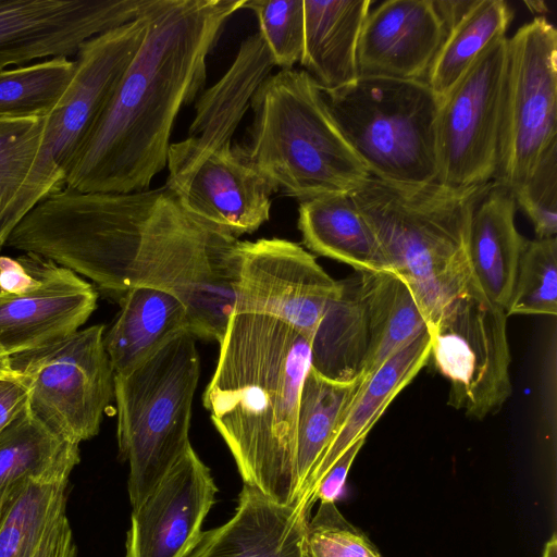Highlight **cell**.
Listing matches in <instances>:
<instances>
[{
    "mask_svg": "<svg viewBox=\"0 0 557 557\" xmlns=\"http://www.w3.org/2000/svg\"><path fill=\"white\" fill-rule=\"evenodd\" d=\"M430 356L431 337L426 329L388 358L375 372L364 377L317 470L311 495L315 484L332 463L352 443L368 435L388 405L426 364Z\"/></svg>",
    "mask_w": 557,
    "mask_h": 557,
    "instance_id": "4316f807",
    "label": "cell"
},
{
    "mask_svg": "<svg viewBox=\"0 0 557 557\" xmlns=\"http://www.w3.org/2000/svg\"><path fill=\"white\" fill-rule=\"evenodd\" d=\"M475 0H433L435 11L447 33L469 11Z\"/></svg>",
    "mask_w": 557,
    "mask_h": 557,
    "instance_id": "b9f144b4",
    "label": "cell"
},
{
    "mask_svg": "<svg viewBox=\"0 0 557 557\" xmlns=\"http://www.w3.org/2000/svg\"><path fill=\"white\" fill-rule=\"evenodd\" d=\"M367 302L369 345L362 376L428 329L426 319L407 283L394 272H360Z\"/></svg>",
    "mask_w": 557,
    "mask_h": 557,
    "instance_id": "f1b7e54d",
    "label": "cell"
},
{
    "mask_svg": "<svg viewBox=\"0 0 557 557\" xmlns=\"http://www.w3.org/2000/svg\"><path fill=\"white\" fill-rule=\"evenodd\" d=\"M511 194L532 222L536 238L556 237L557 146L544 154L530 176Z\"/></svg>",
    "mask_w": 557,
    "mask_h": 557,
    "instance_id": "8d00e7d4",
    "label": "cell"
},
{
    "mask_svg": "<svg viewBox=\"0 0 557 557\" xmlns=\"http://www.w3.org/2000/svg\"><path fill=\"white\" fill-rule=\"evenodd\" d=\"M146 0H0V72L75 57L90 38L138 18Z\"/></svg>",
    "mask_w": 557,
    "mask_h": 557,
    "instance_id": "5bb4252c",
    "label": "cell"
},
{
    "mask_svg": "<svg viewBox=\"0 0 557 557\" xmlns=\"http://www.w3.org/2000/svg\"><path fill=\"white\" fill-rule=\"evenodd\" d=\"M79 445L45 424L27 406L0 433V494L12 484L79 462Z\"/></svg>",
    "mask_w": 557,
    "mask_h": 557,
    "instance_id": "4dcf8cb0",
    "label": "cell"
},
{
    "mask_svg": "<svg viewBox=\"0 0 557 557\" xmlns=\"http://www.w3.org/2000/svg\"><path fill=\"white\" fill-rule=\"evenodd\" d=\"M310 510L244 484L233 517L202 531L185 557H307Z\"/></svg>",
    "mask_w": 557,
    "mask_h": 557,
    "instance_id": "d6986e66",
    "label": "cell"
},
{
    "mask_svg": "<svg viewBox=\"0 0 557 557\" xmlns=\"http://www.w3.org/2000/svg\"><path fill=\"white\" fill-rule=\"evenodd\" d=\"M17 373L12 369L11 357L0 348V380L11 377Z\"/></svg>",
    "mask_w": 557,
    "mask_h": 557,
    "instance_id": "7bdbcfd3",
    "label": "cell"
},
{
    "mask_svg": "<svg viewBox=\"0 0 557 557\" xmlns=\"http://www.w3.org/2000/svg\"><path fill=\"white\" fill-rule=\"evenodd\" d=\"M46 116L0 117V223L39 150Z\"/></svg>",
    "mask_w": 557,
    "mask_h": 557,
    "instance_id": "836d02e7",
    "label": "cell"
},
{
    "mask_svg": "<svg viewBox=\"0 0 557 557\" xmlns=\"http://www.w3.org/2000/svg\"><path fill=\"white\" fill-rule=\"evenodd\" d=\"M246 152L283 194L305 201L350 193L370 174L304 70L269 75L250 100Z\"/></svg>",
    "mask_w": 557,
    "mask_h": 557,
    "instance_id": "5b68a950",
    "label": "cell"
},
{
    "mask_svg": "<svg viewBox=\"0 0 557 557\" xmlns=\"http://www.w3.org/2000/svg\"><path fill=\"white\" fill-rule=\"evenodd\" d=\"M74 468L25 478L0 494V557H34L46 533L66 515Z\"/></svg>",
    "mask_w": 557,
    "mask_h": 557,
    "instance_id": "484cf974",
    "label": "cell"
},
{
    "mask_svg": "<svg viewBox=\"0 0 557 557\" xmlns=\"http://www.w3.org/2000/svg\"><path fill=\"white\" fill-rule=\"evenodd\" d=\"M184 331L189 332L188 312L176 295L148 286L128 289L103 337L114 374L132 371Z\"/></svg>",
    "mask_w": 557,
    "mask_h": 557,
    "instance_id": "603a6c76",
    "label": "cell"
},
{
    "mask_svg": "<svg viewBox=\"0 0 557 557\" xmlns=\"http://www.w3.org/2000/svg\"><path fill=\"white\" fill-rule=\"evenodd\" d=\"M203 406L244 484L294 504L300 391L311 338L272 317L234 312Z\"/></svg>",
    "mask_w": 557,
    "mask_h": 557,
    "instance_id": "3957f363",
    "label": "cell"
},
{
    "mask_svg": "<svg viewBox=\"0 0 557 557\" xmlns=\"http://www.w3.org/2000/svg\"><path fill=\"white\" fill-rule=\"evenodd\" d=\"M557 146V30L535 17L508 38L493 183L510 191Z\"/></svg>",
    "mask_w": 557,
    "mask_h": 557,
    "instance_id": "9c48e42d",
    "label": "cell"
},
{
    "mask_svg": "<svg viewBox=\"0 0 557 557\" xmlns=\"http://www.w3.org/2000/svg\"><path fill=\"white\" fill-rule=\"evenodd\" d=\"M508 37L488 46L441 99L436 183L456 189L493 182L498 153Z\"/></svg>",
    "mask_w": 557,
    "mask_h": 557,
    "instance_id": "7c38bea8",
    "label": "cell"
},
{
    "mask_svg": "<svg viewBox=\"0 0 557 557\" xmlns=\"http://www.w3.org/2000/svg\"><path fill=\"white\" fill-rule=\"evenodd\" d=\"M507 318L472 284L428 327L430 358L449 382L448 405L470 418L496 413L511 396Z\"/></svg>",
    "mask_w": 557,
    "mask_h": 557,
    "instance_id": "8fae6325",
    "label": "cell"
},
{
    "mask_svg": "<svg viewBox=\"0 0 557 557\" xmlns=\"http://www.w3.org/2000/svg\"><path fill=\"white\" fill-rule=\"evenodd\" d=\"M246 0H147L145 37L110 101L71 161L65 187L149 189L168 164L176 116L206 82L207 57Z\"/></svg>",
    "mask_w": 557,
    "mask_h": 557,
    "instance_id": "7a4b0ae2",
    "label": "cell"
},
{
    "mask_svg": "<svg viewBox=\"0 0 557 557\" xmlns=\"http://www.w3.org/2000/svg\"><path fill=\"white\" fill-rule=\"evenodd\" d=\"M507 317L557 314V238L527 240L507 308Z\"/></svg>",
    "mask_w": 557,
    "mask_h": 557,
    "instance_id": "d6a6232c",
    "label": "cell"
},
{
    "mask_svg": "<svg viewBox=\"0 0 557 557\" xmlns=\"http://www.w3.org/2000/svg\"><path fill=\"white\" fill-rule=\"evenodd\" d=\"M307 557H383L369 537L348 522L335 502H320L309 519L306 533Z\"/></svg>",
    "mask_w": 557,
    "mask_h": 557,
    "instance_id": "d590c367",
    "label": "cell"
},
{
    "mask_svg": "<svg viewBox=\"0 0 557 557\" xmlns=\"http://www.w3.org/2000/svg\"><path fill=\"white\" fill-rule=\"evenodd\" d=\"M75 61L51 58L0 72V117L47 116L71 84Z\"/></svg>",
    "mask_w": 557,
    "mask_h": 557,
    "instance_id": "1f68e13d",
    "label": "cell"
},
{
    "mask_svg": "<svg viewBox=\"0 0 557 557\" xmlns=\"http://www.w3.org/2000/svg\"><path fill=\"white\" fill-rule=\"evenodd\" d=\"M323 95L370 176L403 186L436 183L441 99L426 81L359 76Z\"/></svg>",
    "mask_w": 557,
    "mask_h": 557,
    "instance_id": "52a82bcc",
    "label": "cell"
},
{
    "mask_svg": "<svg viewBox=\"0 0 557 557\" xmlns=\"http://www.w3.org/2000/svg\"><path fill=\"white\" fill-rule=\"evenodd\" d=\"M248 9L258 18L262 39L281 70H290L300 63L304 52V0H246Z\"/></svg>",
    "mask_w": 557,
    "mask_h": 557,
    "instance_id": "e575fe53",
    "label": "cell"
},
{
    "mask_svg": "<svg viewBox=\"0 0 557 557\" xmlns=\"http://www.w3.org/2000/svg\"><path fill=\"white\" fill-rule=\"evenodd\" d=\"M237 242L190 214L164 185L125 194L64 187L33 207L4 246L108 292L148 286L172 293L187 308L189 333L220 343L235 308Z\"/></svg>",
    "mask_w": 557,
    "mask_h": 557,
    "instance_id": "6da1fadb",
    "label": "cell"
},
{
    "mask_svg": "<svg viewBox=\"0 0 557 557\" xmlns=\"http://www.w3.org/2000/svg\"><path fill=\"white\" fill-rule=\"evenodd\" d=\"M34 557H77V547L66 515L46 533Z\"/></svg>",
    "mask_w": 557,
    "mask_h": 557,
    "instance_id": "ab89813d",
    "label": "cell"
},
{
    "mask_svg": "<svg viewBox=\"0 0 557 557\" xmlns=\"http://www.w3.org/2000/svg\"><path fill=\"white\" fill-rule=\"evenodd\" d=\"M184 331L125 374H114L119 456L128 463L127 493L137 507L190 445L200 359Z\"/></svg>",
    "mask_w": 557,
    "mask_h": 557,
    "instance_id": "8992f818",
    "label": "cell"
},
{
    "mask_svg": "<svg viewBox=\"0 0 557 557\" xmlns=\"http://www.w3.org/2000/svg\"><path fill=\"white\" fill-rule=\"evenodd\" d=\"M556 536L554 534L545 547L543 557H556Z\"/></svg>",
    "mask_w": 557,
    "mask_h": 557,
    "instance_id": "ee69618b",
    "label": "cell"
},
{
    "mask_svg": "<svg viewBox=\"0 0 557 557\" xmlns=\"http://www.w3.org/2000/svg\"><path fill=\"white\" fill-rule=\"evenodd\" d=\"M146 30L143 13L90 38L79 48L69 89L46 116L34 164L0 223V249L33 207L65 187L71 161L110 101Z\"/></svg>",
    "mask_w": 557,
    "mask_h": 557,
    "instance_id": "ba28073f",
    "label": "cell"
},
{
    "mask_svg": "<svg viewBox=\"0 0 557 557\" xmlns=\"http://www.w3.org/2000/svg\"><path fill=\"white\" fill-rule=\"evenodd\" d=\"M492 184L466 189L438 183L403 186L369 176L349 193L392 271L410 287L428 327L473 284L470 223Z\"/></svg>",
    "mask_w": 557,
    "mask_h": 557,
    "instance_id": "277c9868",
    "label": "cell"
},
{
    "mask_svg": "<svg viewBox=\"0 0 557 557\" xmlns=\"http://www.w3.org/2000/svg\"><path fill=\"white\" fill-rule=\"evenodd\" d=\"M210 469L189 446L131 515L125 557H185L215 503Z\"/></svg>",
    "mask_w": 557,
    "mask_h": 557,
    "instance_id": "e0dca14e",
    "label": "cell"
},
{
    "mask_svg": "<svg viewBox=\"0 0 557 557\" xmlns=\"http://www.w3.org/2000/svg\"><path fill=\"white\" fill-rule=\"evenodd\" d=\"M371 4V0H304L300 64L324 94L359 77L358 44Z\"/></svg>",
    "mask_w": 557,
    "mask_h": 557,
    "instance_id": "7402d4cb",
    "label": "cell"
},
{
    "mask_svg": "<svg viewBox=\"0 0 557 557\" xmlns=\"http://www.w3.org/2000/svg\"><path fill=\"white\" fill-rule=\"evenodd\" d=\"M28 404V387L18 375L0 380V433Z\"/></svg>",
    "mask_w": 557,
    "mask_h": 557,
    "instance_id": "f35d334b",
    "label": "cell"
},
{
    "mask_svg": "<svg viewBox=\"0 0 557 557\" xmlns=\"http://www.w3.org/2000/svg\"><path fill=\"white\" fill-rule=\"evenodd\" d=\"M274 66L261 35L247 37L230 69L198 99L187 137L170 145L166 166H178L232 145L251 97Z\"/></svg>",
    "mask_w": 557,
    "mask_h": 557,
    "instance_id": "ffe728a7",
    "label": "cell"
},
{
    "mask_svg": "<svg viewBox=\"0 0 557 557\" xmlns=\"http://www.w3.org/2000/svg\"><path fill=\"white\" fill-rule=\"evenodd\" d=\"M101 324L81 329L47 347L11 357L28 387L30 410L64 440L81 444L98 434L114 399V371Z\"/></svg>",
    "mask_w": 557,
    "mask_h": 557,
    "instance_id": "30bf717a",
    "label": "cell"
},
{
    "mask_svg": "<svg viewBox=\"0 0 557 557\" xmlns=\"http://www.w3.org/2000/svg\"><path fill=\"white\" fill-rule=\"evenodd\" d=\"M511 191L493 183L476 203L470 223L469 261L473 285L493 305L509 304L527 239L515 223Z\"/></svg>",
    "mask_w": 557,
    "mask_h": 557,
    "instance_id": "44dd1931",
    "label": "cell"
},
{
    "mask_svg": "<svg viewBox=\"0 0 557 557\" xmlns=\"http://www.w3.org/2000/svg\"><path fill=\"white\" fill-rule=\"evenodd\" d=\"M298 228L312 252L350 265L356 272H393L374 232L349 193L301 201Z\"/></svg>",
    "mask_w": 557,
    "mask_h": 557,
    "instance_id": "cb8c5ba5",
    "label": "cell"
},
{
    "mask_svg": "<svg viewBox=\"0 0 557 557\" xmlns=\"http://www.w3.org/2000/svg\"><path fill=\"white\" fill-rule=\"evenodd\" d=\"M0 296H1V294H0Z\"/></svg>",
    "mask_w": 557,
    "mask_h": 557,
    "instance_id": "f6af8a7d",
    "label": "cell"
},
{
    "mask_svg": "<svg viewBox=\"0 0 557 557\" xmlns=\"http://www.w3.org/2000/svg\"><path fill=\"white\" fill-rule=\"evenodd\" d=\"M363 380H331L310 367L298 406L294 504L311 509L309 500L317 470Z\"/></svg>",
    "mask_w": 557,
    "mask_h": 557,
    "instance_id": "d4e9b609",
    "label": "cell"
},
{
    "mask_svg": "<svg viewBox=\"0 0 557 557\" xmlns=\"http://www.w3.org/2000/svg\"><path fill=\"white\" fill-rule=\"evenodd\" d=\"M33 282V274L23 255L17 258L0 256V293L18 294Z\"/></svg>",
    "mask_w": 557,
    "mask_h": 557,
    "instance_id": "60d3db41",
    "label": "cell"
},
{
    "mask_svg": "<svg viewBox=\"0 0 557 557\" xmlns=\"http://www.w3.org/2000/svg\"><path fill=\"white\" fill-rule=\"evenodd\" d=\"M445 36L433 0L384 1L363 24L359 76L425 81Z\"/></svg>",
    "mask_w": 557,
    "mask_h": 557,
    "instance_id": "ac0fdd59",
    "label": "cell"
},
{
    "mask_svg": "<svg viewBox=\"0 0 557 557\" xmlns=\"http://www.w3.org/2000/svg\"><path fill=\"white\" fill-rule=\"evenodd\" d=\"M367 436L360 437L352 443L327 469L323 476L315 484L310 506L319 499L320 502H335L345 484L348 471L363 446Z\"/></svg>",
    "mask_w": 557,
    "mask_h": 557,
    "instance_id": "74e56055",
    "label": "cell"
},
{
    "mask_svg": "<svg viewBox=\"0 0 557 557\" xmlns=\"http://www.w3.org/2000/svg\"><path fill=\"white\" fill-rule=\"evenodd\" d=\"M165 185L190 214L235 238L269 220L278 191L237 144L169 168Z\"/></svg>",
    "mask_w": 557,
    "mask_h": 557,
    "instance_id": "9a60e30c",
    "label": "cell"
},
{
    "mask_svg": "<svg viewBox=\"0 0 557 557\" xmlns=\"http://www.w3.org/2000/svg\"><path fill=\"white\" fill-rule=\"evenodd\" d=\"M32 284L0 296V348L9 356L62 341L84 325L97 307V292L75 272L24 253Z\"/></svg>",
    "mask_w": 557,
    "mask_h": 557,
    "instance_id": "2e32d148",
    "label": "cell"
},
{
    "mask_svg": "<svg viewBox=\"0 0 557 557\" xmlns=\"http://www.w3.org/2000/svg\"><path fill=\"white\" fill-rule=\"evenodd\" d=\"M369 345L367 302L360 272L339 281L311 339V368L336 381L362 376Z\"/></svg>",
    "mask_w": 557,
    "mask_h": 557,
    "instance_id": "83f0119b",
    "label": "cell"
},
{
    "mask_svg": "<svg viewBox=\"0 0 557 557\" xmlns=\"http://www.w3.org/2000/svg\"><path fill=\"white\" fill-rule=\"evenodd\" d=\"M234 312L277 319L312 336L339 290L315 257L282 238L238 240L233 255Z\"/></svg>",
    "mask_w": 557,
    "mask_h": 557,
    "instance_id": "4fadbf2b",
    "label": "cell"
},
{
    "mask_svg": "<svg viewBox=\"0 0 557 557\" xmlns=\"http://www.w3.org/2000/svg\"><path fill=\"white\" fill-rule=\"evenodd\" d=\"M512 11L503 0H475L447 33L426 83L442 99L495 40L505 37Z\"/></svg>",
    "mask_w": 557,
    "mask_h": 557,
    "instance_id": "f546056e",
    "label": "cell"
}]
</instances>
